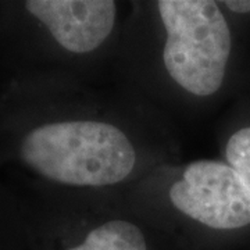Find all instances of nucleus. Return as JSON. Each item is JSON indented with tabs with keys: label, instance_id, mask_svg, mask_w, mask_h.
I'll use <instances>...</instances> for the list:
<instances>
[{
	"label": "nucleus",
	"instance_id": "6e6552de",
	"mask_svg": "<svg viewBox=\"0 0 250 250\" xmlns=\"http://www.w3.org/2000/svg\"><path fill=\"white\" fill-rule=\"evenodd\" d=\"M223 4L233 13L238 14H246L250 13V0H227Z\"/></svg>",
	"mask_w": 250,
	"mask_h": 250
},
{
	"label": "nucleus",
	"instance_id": "20e7f679",
	"mask_svg": "<svg viewBox=\"0 0 250 250\" xmlns=\"http://www.w3.org/2000/svg\"><path fill=\"white\" fill-rule=\"evenodd\" d=\"M172 207L211 229L231 231L250 225V189L227 163H189L168 190Z\"/></svg>",
	"mask_w": 250,
	"mask_h": 250
},
{
	"label": "nucleus",
	"instance_id": "39448f33",
	"mask_svg": "<svg viewBox=\"0 0 250 250\" xmlns=\"http://www.w3.org/2000/svg\"><path fill=\"white\" fill-rule=\"evenodd\" d=\"M28 246L29 250H149L142 228L125 218H110L95 225L77 245L57 248L28 235Z\"/></svg>",
	"mask_w": 250,
	"mask_h": 250
},
{
	"label": "nucleus",
	"instance_id": "f257e3e1",
	"mask_svg": "<svg viewBox=\"0 0 250 250\" xmlns=\"http://www.w3.org/2000/svg\"><path fill=\"white\" fill-rule=\"evenodd\" d=\"M138 163L120 125L62 116L34 77L16 74L0 92V166L16 164L41 184L103 188L126 181Z\"/></svg>",
	"mask_w": 250,
	"mask_h": 250
},
{
	"label": "nucleus",
	"instance_id": "0eeeda50",
	"mask_svg": "<svg viewBox=\"0 0 250 250\" xmlns=\"http://www.w3.org/2000/svg\"><path fill=\"white\" fill-rule=\"evenodd\" d=\"M227 164L236 171L250 189V126L233 132L225 146Z\"/></svg>",
	"mask_w": 250,
	"mask_h": 250
},
{
	"label": "nucleus",
	"instance_id": "f03ea898",
	"mask_svg": "<svg viewBox=\"0 0 250 250\" xmlns=\"http://www.w3.org/2000/svg\"><path fill=\"white\" fill-rule=\"evenodd\" d=\"M163 64L179 88L199 98L218 92L232 50L231 29L211 0H160Z\"/></svg>",
	"mask_w": 250,
	"mask_h": 250
},
{
	"label": "nucleus",
	"instance_id": "7ed1b4c3",
	"mask_svg": "<svg viewBox=\"0 0 250 250\" xmlns=\"http://www.w3.org/2000/svg\"><path fill=\"white\" fill-rule=\"evenodd\" d=\"M118 6L111 0H27L0 6V42L20 45L49 38L70 54H88L113 34Z\"/></svg>",
	"mask_w": 250,
	"mask_h": 250
},
{
	"label": "nucleus",
	"instance_id": "423d86ee",
	"mask_svg": "<svg viewBox=\"0 0 250 250\" xmlns=\"http://www.w3.org/2000/svg\"><path fill=\"white\" fill-rule=\"evenodd\" d=\"M0 250H29L22 203L0 179Z\"/></svg>",
	"mask_w": 250,
	"mask_h": 250
}]
</instances>
